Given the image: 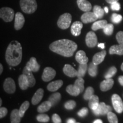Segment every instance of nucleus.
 I'll use <instances>...</instances> for the list:
<instances>
[{
  "instance_id": "603ef678",
  "label": "nucleus",
  "mask_w": 123,
  "mask_h": 123,
  "mask_svg": "<svg viewBox=\"0 0 123 123\" xmlns=\"http://www.w3.org/2000/svg\"><path fill=\"white\" fill-rule=\"evenodd\" d=\"M105 1H106V2L108 3V4H112V3H113V2H117V1H119V0H105Z\"/></svg>"
},
{
  "instance_id": "9d476101",
  "label": "nucleus",
  "mask_w": 123,
  "mask_h": 123,
  "mask_svg": "<svg viewBox=\"0 0 123 123\" xmlns=\"http://www.w3.org/2000/svg\"><path fill=\"white\" fill-rule=\"evenodd\" d=\"M4 89L7 93H14L15 91V84L13 79L8 78L5 79L4 83Z\"/></svg>"
},
{
  "instance_id": "f03ea898",
  "label": "nucleus",
  "mask_w": 123,
  "mask_h": 123,
  "mask_svg": "<svg viewBox=\"0 0 123 123\" xmlns=\"http://www.w3.org/2000/svg\"><path fill=\"white\" fill-rule=\"evenodd\" d=\"M22 57V49L21 43L17 41L10 42L6 51L5 59L10 66H17L21 63Z\"/></svg>"
},
{
  "instance_id": "473e14b6",
  "label": "nucleus",
  "mask_w": 123,
  "mask_h": 123,
  "mask_svg": "<svg viewBox=\"0 0 123 123\" xmlns=\"http://www.w3.org/2000/svg\"><path fill=\"white\" fill-rule=\"evenodd\" d=\"M104 10L101 8L100 6L95 5L93 9V12L98 17L99 19H101L103 17L104 14Z\"/></svg>"
},
{
  "instance_id": "bb28decb",
  "label": "nucleus",
  "mask_w": 123,
  "mask_h": 123,
  "mask_svg": "<svg viewBox=\"0 0 123 123\" xmlns=\"http://www.w3.org/2000/svg\"><path fill=\"white\" fill-rule=\"evenodd\" d=\"M66 91H67L70 95L73 96H78L80 93H81L80 90H79L78 87H76L74 84L68 86L66 88Z\"/></svg>"
},
{
  "instance_id": "2f4dec72",
  "label": "nucleus",
  "mask_w": 123,
  "mask_h": 123,
  "mask_svg": "<svg viewBox=\"0 0 123 123\" xmlns=\"http://www.w3.org/2000/svg\"><path fill=\"white\" fill-rule=\"evenodd\" d=\"M98 65H96L93 62L91 63L88 66V74L91 76L95 77L98 74Z\"/></svg>"
},
{
  "instance_id": "a18cd8bd",
  "label": "nucleus",
  "mask_w": 123,
  "mask_h": 123,
  "mask_svg": "<svg viewBox=\"0 0 123 123\" xmlns=\"http://www.w3.org/2000/svg\"><path fill=\"white\" fill-rule=\"evenodd\" d=\"M111 8L112 10H114V11H119L120 10V4L119 2H115L111 4Z\"/></svg>"
},
{
  "instance_id": "13d9d810",
  "label": "nucleus",
  "mask_w": 123,
  "mask_h": 123,
  "mask_svg": "<svg viewBox=\"0 0 123 123\" xmlns=\"http://www.w3.org/2000/svg\"><path fill=\"white\" fill-rule=\"evenodd\" d=\"M1 105H2V100L1 99H0V105L1 106Z\"/></svg>"
},
{
  "instance_id": "5fc2aeb1",
  "label": "nucleus",
  "mask_w": 123,
  "mask_h": 123,
  "mask_svg": "<svg viewBox=\"0 0 123 123\" xmlns=\"http://www.w3.org/2000/svg\"><path fill=\"white\" fill-rule=\"evenodd\" d=\"M2 71H3L2 65V64H0V74H1L2 73Z\"/></svg>"
},
{
  "instance_id": "5701e85b",
  "label": "nucleus",
  "mask_w": 123,
  "mask_h": 123,
  "mask_svg": "<svg viewBox=\"0 0 123 123\" xmlns=\"http://www.w3.org/2000/svg\"><path fill=\"white\" fill-rule=\"evenodd\" d=\"M18 83H19V87L22 90H27V88L29 87V81L27 80L26 76L24 74L21 75L18 78Z\"/></svg>"
},
{
  "instance_id": "412c9836",
  "label": "nucleus",
  "mask_w": 123,
  "mask_h": 123,
  "mask_svg": "<svg viewBox=\"0 0 123 123\" xmlns=\"http://www.w3.org/2000/svg\"><path fill=\"white\" fill-rule=\"evenodd\" d=\"M44 95V91L42 88H39L34 93L31 99V103L33 105L38 104L42 99Z\"/></svg>"
},
{
  "instance_id": "72a5a7b5",
  "label": "nucleus",
  "mask_w": 123,
  "mask_h": 123,
  "mask_svg": "<svg viewBox=\"0 0 123 123\" xmlns=\"http://www.w3.org/2000/svg\"><path fill=\"white\" fill-rule=\"evenodd\" d=\"M29 106H30V103H29L28 101H25V102L23 103L22 105H21L19 110V112L20 116H21V117H22L24 116L25 113V112L27 110V109L29 108Z\"/></svg>"
},
{
  "instance_id": "423d86ee",
  "label": "nucleus",
  "mask_w": 123,
  "mask_h": 123,
  "mask_svg": "<svg viewBox=\"0 0 123 123\" xmlns=\"http://www.w3.org/2000/svg\"><path fill=\"white\" fill-rule=\"evenodd\" d=\"M112 103L115 110L119 113L123 112V101L119 95L113 94L112 96Z\"/></svg>"
},
{
  "instance_id": "393cba45",
  "label": "nucleus",
  "mask_w": 123,
  "mask_h": 123,
  "mask_svg": "<svg viewBox=\"0 0 123 123\" xmlns=\"http://www.w3.org/2000/svg\"><path fill=\"white\" fill-rule=\"evenodd\" d=\"M109 53L110 54H117L119 55H123V46L120 44H116L110 47Z\"/></svg>"
},
{
  "instance_id": "3c124183",
  "label": "nucleus",
  "mask_w": 123,
  "mask_h": 123,
  "mask_svg": "<svg viewBox=\"0 0 123 123\" xmlns=\"http://www.w3.org/2000/svg\"><path fill=\"white\" fill-rule=\"evenodd\" d=\"M98 46L100 48L102 49H104L105 48V45H104V43H99L98 44Z\"/></svg>"
},
{
  "instance_id": "6e6d98bb",
  "label": "nucleus",
  "mask_w": 123,
  "mask_h": 123,
  "mask_svg": "<svg viewBox=\"0 0 123 123\" xmlns=\"http://www.w3.org/2000/svg\"><path fill=\"white\" fill-rule=\"evenodd\" d=\"M104 11H105V12L106 13H108V8L107 7H104Z\"/></svg>"
},
{
  "instance_id": "0eeeda50",
  "label": "nucleus",
  "mask_w": 123,
  "mask_h": 123,
  "mask_svg": "<svg viewBox=\"0 0 123 123\" xmlns=\"http://www.w3.org/2000/svg\"><path fill=\"white\" fill-rule=\"evenodd\" d=\"M112 108L110 105H107L104 102L100 103L98 107L96 110H92L93 114L96 116H100V115H105L109 112L111 111Z\"/></svg>"
},
{
  "instance_id": "ddd939ff",
  "label": "nucleus",
  "mask_w": 123,
  "mask_h": 123,
  "mask_svg": "<svg viewBox=\"0 0 123 123\" xmlns=\"http://www.w3.org/2000/svg\"><path fill=\"white\" fill-rule=\"evenodd\" d=\"M26 68L28 70L31 71L32 72H37L40 68L39 64L38 63L36 58L34 57H31L30 61L27 63Z\"/></svg>"
},
{
  "instance_id": "f3484780",
  "label": "nucleus",
  "mask_w": 123,
  "mask_h": 123,
  "mask_svg": "<svg viewBox=\"0 0 123 123\" xmlns=\"http://www.w3.org/2000/svg\"><path fill=\"white\" fill-rule=\"evenodd\" d=\"M63 71L64 74L71 78L77 76L78 75V71L75 70L70 64H65L63 68Z\"/></svg>"
},
{
  "instance_id": "20e7f679",
  "label": "nucleus",
  "mask_w": 123,
  "mask_h": 123,
  "mask_svg": "<svg viewBox=\"0 0 123 123\" xmlns=\"http://www.w3.org/2000/svg\"><path fill=\"white\" fill-rule=\"evenodd\" d=\"M72 16L70 13H64L59 17L57 25L60 29L65 30L70 27L71 23Z\"/></svg>"
},
{
  "instance_id": "7c9ffc66",
  "label": "nucleus",
  "mask_w": 123,
  "mask_h": 123,
  "mask_svg": "<svg viewBox=\"0 0 123 123\" xmlns=\"http://www.w3.org/2000/svg\"><path fill=\"white\" fill-rule=\"evenodd\" d=\"M88 66L87 63L86 64H79V69L78 70V78H83L85 75L86 71L87 70Z\"/></svg>"
},
{
  "instance_id": "a878e982",
  "label": "nucleus",
  "mask_w": 123,
  "mask_h": 123,
  "mask_svg": "<svg viewBox=\"0 0 123 123\" xmlns=\"http://www.w3.org/2000/svg\"><path fill=\"white\" fill-rule=\"evenodd\" d=\"M52 106V104L49 100L44 101L38 107L37 111L39 113H44L50 110Z\"/></svg>"
},
{
  "instance_id": "2eb2a0df",
  "label": "nucleus",
  "mask_w": 123,
  "mask_h": 123,
  "mask_svg": "<svg viewBox=\"0 0 123 123\" xmlns=\"http://www.w3.org/2000/svg\"><path fill=\"white\" fill-rule=\"evenodd\" d=\"M113 84H114V80L112 78L105 79V80H104L100 83V88L101 91L103 92L107 91L112 88Z\"/></svg>"
},
{
  "instance_id": "6e6552de",
  "label": "nucleus",
  "mask_w": 123,
  "mask_h": 123,
  "mask_svg": "<svg viewBox=\"0 0 123 123\" xmlns=\"http://www.w3.org/2000/svg\"><path fill=\"white\" fill-rule=\"evenodd\" d=\"M86 43L88 47H94L98 43V38L93 31H89L86 37Z\"/></svg>"
},
{
  "instance_id": "58836bf2",
  "label": "nucleus",
  "mask_w": 123,
  "mask_h": 123,
  "mask_svg": "<svg viewBox=\"0 0 123 123\" xmlns=\"http://www.w3.org/2000/svg\"><path fill=\"white\" fill-rule=\"evenodd\" d=\"M107 115L108 120L109 122L110 123H117L119 122L116 115L112 112H109L108 113H107Z\"/></svg>"
},
{
  "instance_id": "de8ad7c7",
  "label": "nucleus",
  "mask_w": 123,
  "mask_h": 123,
  "mask_svg": "<svg viewBox=\"0 0 123 123\" xmlns=\"http://www.w3.org/2000/svg\"><path fill=\"white\" fill-rule=\"evenodd\" d=\"M7 113V110L5 107H1L0 108V118L4 117Z\"/></svg>"
},
{
  "instance_id": "e433bc0d",
  "label": "nucleus",
  "mask_w": 123,
  "mask_h": 123,
  "mask_svg": "<svg viewBox=\"0 0 123 123\" xmlns=\"http://www.w3.org/2000/svg\"><path fill=\"white\" fill-rule=\"evenodd\" d=\"M94 93V90L92 88V87H87V89L86 90V91L84 92V94L83 96L84 99L86 100H88L90 99V98Z\"/></svg>"
},
{
  "instance_id": "37998d69",
  "label": "nucleus",
  "mask_w": 123,
  "mask_h": 123,
  "mask_svg": "<svg viewBox=\"0 0 123 123\" xmlns=\"http://www.w3.org/2000/svg\"><path fill=\"white\" fill-rule=\"evenodd\" d=\"M116 38L119 44L123 46V31H119L117 33Z\"/></svg>"
},
{
  "instance_id": "79ce46f5",
  "label": "nucleus",
  "mask_w": 123,
  "mask_h": 123,
  "mask_svg": "<svg viewBox=\"0 0 123 123\" xmlns=\"http://www.w3.org/2000/svg\"><path fill=\"white\" fill-rule=\"evenodd\" d=\"M76 102L74 100H69L66 101L64 104V107L67 110H72L76 107Z\"/></svg>"
},
{
  "instance_id": "864d4df0",
  "label": "nucleus",
  "mask_w": 123,
  "mask_h": 123,
  "mask_svg": "<svg viewBox=\"0 0 123 123\" xmlns=\"http://www.w3.org/2000/svg\"><path fill=\"white\" fill-rule=\"evenodd\" d=\"M103 121L100 119H97L93 121V123H102Z\"/></svg>"
},
{
  "instance_id": "b1692460",
  "label": "nucleus",
  "mask_w": 123,
  "mask_h": 123,
  "mask_svg": "<svg viewBox=\"0 0 123 123\" xmlns=\"http://www.w3.org/2000/svg\"><path fill=\"white\" fill-rule=\"evenodd\" d=\"M88 106L92 110H96L99 105V97L96 95H93L88 100Z\"/></svg>"
},
{
  "instance_id": "1a4fd4ad",
  "label": "nucleus",
  "mask_w": 123,
  "mask_h": 123,
  "mask_svg": "<svg viewBox=\"0 0 123 123\" xmlns=\"http://www.w3.org/2000/svg\"><path fill=\"white\" fill-rule=\"evenodd\" d=\"M56 75V71L51 67H46L43 73L42 79L44 81H49L53 80Z\"/></svg>"
},
{
  "instance_id": "6ab92c4d",
  "label": "nucleus",
  "mask_w": 123,
  "mask_h": 123,
  "mask_svg": "<svg viewBox=\"0 0 123 123\" xmlns=\"http://www.w3.org/2000/svg\"><path fill=\"white\" fill-rule=\"evenodd\" d=\"M23 74L26 75L27 80H28L29 87H33L35 84V79L33 74V72L28 70L25 66V67L24 68V70H23Z\"/></svg>"
},
{
  "instance_id": "f8f14e48",
  "label": "nucleus",
  "mask_w": 123,
  "mask_h": 123,
  "mask_svg": "<svg viewBox=\"0 0 123 123\" xmlns=\"http://www.w3.org/2000/svg\"><path fill=\"white\" fill-rule=\"evenodd\" d=\"M25 22V18L22 13L18 12L15 15V22L14 28L16 30H19L24 26Z\"/></svg>"
},
{
  "instance_id": "cd10ccee",
  "label": "nucleus",
  "mask_w": 123,
  "mask_h": 123,
  "mask_svg": "<svg viewBox=\"0 0 123 123\" xmlns=\"http://www.w3.org/2000/svg\"><path fill=\"white\" fill-rule=\"evenodd\" d=\"M21 118L20 116L19 110H14L12 111L11 115H10V120L12 123H19L21 122Z\"/></svg>"
},
{
  "instance_id": "c85d7f7f",
  "label": "nucleus",
  "mask_w": 123,
  "mask_h": 123,
  "mask_svg": "<svg viewBox=\"0 0 123 123\" xmlns=\"http://www.w3.org/2000/svg\"><path fill=\"white\" fill-rule=\"evenodd\" d=\"M107 24V21L106 20H100V21H96L92 25V30L96 31L99 29H103Z\"/></svg>"
},
{
  "instance_id": "f257e3e1",
  "label": "nucleus",
  "mask_w": 123,
  "mask_h": 123,
  "mask_svg": "<svg viewBox=\"0 0 123 123\" xmlns=\"http://www.w3.org/2000/svg\"><path fill=\"white\" fill-rule=\"evenodd\" d=\"M76 43L69 39H60L55 41L50 44L49 48L50 50L62 56L71 57L76 50Z\"/></svg>"
},
{
  "instance_id": "c9c22d12",
  "label": "nucleus",
  "mask_w": 123,
  "mask_h": 123,
  "mask_svg": "<svg viewBox=\"0 0 123 123\" xmlns=\"http://www.w3.org/2000/svg\"><path fill=\"white\" fill-rule=\"evenodd\" d=\"M116 73H117V68L115 67V66H112V67L109 68V70H108L107 73H105L104 78H105V79H110V78H112V77L115 76Z\"/></svg>"
},
{
  "instance_id": "4c0bfd02",
  "label": "nucleus",
  "mask_w": 123,
  "mask_h": 123,
  "mask_svg": "<svg viewBox=\"0 0 123 123\" xmlns=\"http://www.w3.org/2000/svg\"><path fill=\"white\" fill-rule=\"evenodd\" d=\"M113 29H114V26L113 25L111 24H107L104 27L103 31L107 35H111L113 33Z\"/></svg>"
},
{
  "instance_id": "8fccbe9b",
  "label": "nucleus",
  "mask_w": 123,
  "mask_h": 123,
  "mask_svg": "<svg viewBox=\"0 0 123 123\" xmlns=\"http://www.w3.org/2000/svg\"><path fill=\"white\" fill-rule=\"evenodd\" d=\"M67 123H76V121L75 119H73V118H70V119H68L67 120Z\"/></svg>"
},
{
  "instance_id": "4468645a",
  "label": "nucleus",
  "mask_w": 123,
  "mask_h": 123,
  "mask_svg": "<svg viewBox=\"0 0 123 123\" xmlns=\"http://www.w3.org/2000/svg\"><path fill=\"white\" fill-rule=\"evenodd\" d=\"M77 4L81 11L90 12L92 9V5L87 0H77Z\"/></svg>"
},
{
  "instance_id": "09e8293b",
  "label": "nucleus",
  "mask_w": 123,
  "mask_h": 123,
  "mask_svg": "<svg viewBox=\"0 0 123 123\" xmlns=\"http://www.w3.org/2000/svg\"><path fill=\"white\" fill-rule=\"evenodd\" d=\"M118 80H119L120 84L123 86V76H120L118 78Z\"/></svg>"
},
{
  "instance_id": "ea45409f",
  "label": "nucleus",
  "mask_w": 123,
  "mask_h": 123,
  "mask_svg": "<svg viewBox=\"0 0 123 123\" xmlns=\"http://www.w3.org/2000/svg\"><path fill=\"white\" fill-rule=\"evenodd\" d=\"M37 120L41 123H48L50 120V118L47 115L42 113V114L38 115L37 116Z\"/></svg>"
},
{
  "instance_id": "9b49d317",
  "label": "nucleus",
  "mask_w": 123,
  "mask_h": 123,
  "mask_svg": "<svg viewBox=\"0 0 123 123\" xmlns=\"http://www.w3.org/2000/svg\"><path fill=\"white\" fill-rule=\"evenodd\" d=\"M98 19L99 18L95 15V14L93 12H91L90 11L85 12L81 17V21L84 24H88V23L94 22Z\"/></svg>"
},
{
  "instance_id": "a211bd4d",
  "label": "nucleus",
  "mask_w": 123,
  "mask_h": 123,
  "mask_svg": "<svg viewBox=\"0 0 123 123\" xmlns=\"http://www.w3.org/2000/svg\"><path fill=\"white\" fill-rule=\"evenodd\" d=\"M106 54L107 52L105 50H103L99 53L95 54L92 59V62L96 65H99L102 62H103Z\"/></svg>"
},
{
  "instance_id": "c03bdc74",
  "label": "nucleus",
  "mask_w": 123,
  "mask_h": 123,
  "mask_svg": "<svg viewBox=\"0 0 123 123\" xmlns=\"http://www.w3.org/2000/svg\"><path fill=\"white\" fill-rule=\"evenodd\" d=\"M88 110L87 108H83L82 109H81L79 112H78V115L81 117H84L86 115L88 114Z\"/></svg>"
},
{
  "instance_id": "4be33fe9",
  "label": "nucleus",
  "mask_w": 123,
  "mask_h": 123,
  "mask_svg": "<svg viewBox=\"0 0 123 123\" xmlns=\"http://www.w3.org/2000/svg\"><path fill=\"white\" fill-rule=\"evenodd\" d=\"M63 84V82L62 80H58L50 83L47 86V88L51 92H55L59 90L62 86Z\"/></svg>"
},
{
  "instance_id": "c756f323",
  "label": "nucleus",
  "mask_w": 123,
  "mask_h": 123,
  "mask_svg": "<svg viewBox=\"0 0 123 123\" xmlns=\"http://www.w3.org/2000/svg\"><path fill=\"white\" fill-rule=\"evenodd\" d=\"M61 99V95L59 92H56V93H53L49 97V100L50 101L52 105L55 106L59 102Z\"/></svg>"
},
{
  "instance_id": "7ed1b4c3",
  "label": "nucleus",
  "mask_w": 123,
  "mask_h": 123,
  "mask_svg": "<svg viewBox=\"0 0 123 123\" xmlns=\"http://www.w3.org/2000/svg\"><path fill=\"white\" fill-rule=\"evenodd\" d=\"M20 6L24 13L32 14L37 9L36 0H20Z\"/></svg>"
},
{
  "instance_id": "f704fd0d",
  "label": "nucleus",
  "mask_w": 123,
  "mask_h": 123,
  "mask_svg": "<svg viewBox=\"0 0 123 123\" xmlns=\"http://www.w3.org/2000/svg\"><path fill=\"white\" fill-rule=\"evenodd\" d=\"M84 80L83 78H78L75 81L74 85L80 90V92H83L84 89Z\"/></svg>"
},
{
  "instance_id": "49530a36",
  "label": "nucleus",
  "mask_w": 123,
  "mask_h": 123,
  "mask_svg": "<svg viewBox=\"0 0 123 123\" xmlns=\"http://www.w3.org/2000/svg\"><path fill=\"white\" fill-rule=\"evenodd\" d=\"M52 120H53V123H62V120L60 116L56 113L54 114L52 116Z\"/></svg>"
},
{
  "instance_id": "dca6fc26",
  "label": "nucleus",
  "mask_w": 123,
  "mask_h": 123,
  "mask_svg": "<svg viewBox=\"0 0 123 123\" xmlns=\"http://www.w3.org/2000/svg\"><path fill=\"white\" fill-rule=\"evenodd\" d=\"M83 28L82 22L76 21L74 22L71 27V32L74 36H79L81 34V30Z\"/></svg>"
},
{
  "instance_id": "a19ab883",
  "label": "nucleus",
  "mask_w": 123,
  "mask_h": 123,
  "mask_svg": "<svg viewBox=\"0 0 123 123\" xmlns=\"http://www.w3.org/2000/svg\"><path fill=\"white\" fill-rule=\"evenodd\" d=\"M123 17L120 14H118L116 13L112 14L111 17L112 21L115 24H119L120 22L122 21Z\"/></svg>"
},
{
  "instance_id": "39448f33",
  "label": "nucleus",
  "mask_w": 123,
  "mask_h": 123,
  "mask_svg": "<svg viewBox=\"0 0 123 123\" xmlns=\"http://www.w3.org/2000/svg\"><path fill=\"white\" fill-rule=\"evenodd\" d=\"M0 17L5 22H11L14 17V11L10 7H2L0 10Z\"/></svg>"
},
{
  "instance_id": "4d7b16f0",
  "label": "nucleus",
  "mask_w": 123,
  "mask_h": 123,
  "mask_svg": "<svg viewBox=\"0 0 123 123\" xmlns=\"http://www.w3.org/2000/svg\"><path fill=\"white\" fill-rule=\"evenodd\" d=\"M121 70L123 71V63H122V64L121 65Z\"/></svg>"
},
{
  "instance_id": "aec40b11",
  "label": "nucleus",
  "mask_w": 123,
  "mask_h": 123,
  "mask_svg": "<svg viewBox=\"0 0 123 123\" xmlns=\"http://www.w3.org/2000/svg\"><path fill=\"white\" fill-rule=\"evenodd\" d=\"M75 59L79 64H86L88 62V57L86 56L85 52L83 50H80L77 52Z\"/></svg>"
}]
</instances>
